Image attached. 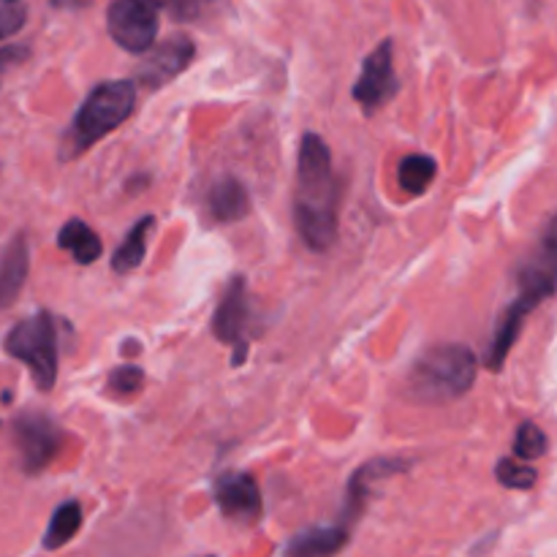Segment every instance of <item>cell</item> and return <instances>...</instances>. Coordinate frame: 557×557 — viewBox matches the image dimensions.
I'll use <instances>...</instances> for the list:
<instances>
[{
    "label": "cell",
    "mask_w": 557,
    "mask_h": 557,
    "mask_svg": "<svg viewBox=\"0 0 557 557\" xmlns=\"http://www.w3.org/2000/svg\"><path fill=\"white\" fill-rule=\"evenodd\" d=\"M476 381V354L462 343H441L430 346L411 364L408 389L417 403L441 406L460 400Z\"/></svg>",
    "instance_id": "2"
},
{
    "label": "cell",
    "mask_w": 557,
    "mask_h": 557,
    "mask_svg": "<svg viewBox=\"0 0 557 557\" xmlns=\"http://www.w3.org/2000/svg\"><path fill=\"white\" fill-rule=\"evenodd\" d=\"M248 330H250V297L248 286H245V277H232L223 292L221 302H218V310L212 313V335L221 343H228L234 346L232 364L245 362L248 357Z\"/></svg>",
    "instance_id": "7"
},
{
    "label": "cell",
    "mask_w": 557,
    "mask_h": 557,
    "mask_svg": "<svg viewBox=\"0 0 557 557\" xmlns=\"http://www.w3.org/2000/svg\"><path fill=\"white\" fill-rule=\"evenodd\" d=\"M411 462L400 460V457H375V460L364 462L362 468H357L346 487V504H343V528L354 525V522L362 517L364 506H368L370 495H373V487L384 479L397 476V473L408 471Z\"/></svg>",
    "instance_id": "11"
},
{
    "label": "cell",
    "mask_w": 557,
    "mask_h": 557,
    "mask_svg": "<svg viewBox=\"0 0 557 557\" xmlns=\"http://www.w3.org/2000/svg\"><path fill=\"white\" fill-rule=\"evenodd\" d=\"M145 381L147 375L141 368H136V364H120V368H114L112 373H109L107 386L112 395L128 397V395H136V392L145 386Z\"/></svg>",
    "instance_id": "21"
},
{
    "label": "cell",
    "mask_w": 557,
    "mask_h": 557,
    "mask_svg": "<svg viewBox=\"0 0 557 557\" xmlns=\"http://www.w3.org/2000/svg\"><path fill=\"white\" fill-rule=\"evenodd\" d=\"M152 226H156V218L145 215L128 228V234H125V239L120 243V248L114 250L112 256V270L117 272V275H128L136 267H141V261H145L147 256V239H150Z\"/></svg>",
    "instance_id": "16"
},
{
    "label": "cell",
    "mask_w": 557,
    "mask_h": 557,
    "mask_svg": "<svg viewBox=\"0 0 557 557\" xmlns=\"http://www.w3.org/2000/svg\"><path fill=\"white\" fill-rule=\"evenodd\" d=\"M58 245L74 256L76 264H96L103 253V243L85 221L74 218L58 232Z\"/></svg>",
    "instance_id": "15"
},
{
    "label": "cell",
    "mask_w": 557,
    "mask_h": 557,
    "mask_svg": "<svg viewBox=\"0 0 557 557\" xmlns=\"http://www.w3.org/2000/svg\"><path fill=\"white\" fill-rule=\"evenodd\" d=\"M136 107V82L131 79H112L101 82L87 92L82 101L79 112L71 120V128L63 139V150L60 158L71 161V158L82 156L90 150L96 141L117 131L125 120L131 117Z\"/></svg>",
    "instance_id": "3"
},
{
    "label": "cell",
    "mask_w": 557,
    "mask_h": 557,
    "mask_svg": "<svg viewBox=\"0 0 557 557\" xmlns=\"http://www.w3.org/2000/svg\"><path fill=\"white\" fill-rule=\"evenodd\" d=\"M435 172H438V163L433 158L424 152H411L397 166V183L408 196H422L433 185Z\"/></svg>",
    "instance_id": "18"
},
{
    "label": "cell",
    "mask_w": 557,
    "mask_h": 557,
    "mask_svg": "<svg viewBox=\"0 0 557 557\" xmlns=\"http://www.w3.org/2000/svg\"><path fill=\"white\" fill-rule=\"evenodd\" d=\"M196 58V47L188 36H172L147 52L145 63L136 71V79L147 90H161L172 79H177Z\"/></svg>",
    "instance_id": "10"
},
{
    "label": "cell",
    "mask_w": 557,
    "mask_h": 557,
    "mask_svg": "<svg viewBox=\"0 0 557 557\" xmlns=\"http://www.w3.org/2000/svg\"><path fill=\"white\" fill-rule=\"evenodd\" d=\"M348 544V528L326 525L297 533L283 549V557H335Z\"/></svg>",
    "instance_id": "14"
},
{
    "label": "cell",
    "mask_w": 557,
    "mask_h": 557,
    "mask_svg": "<svg viewBox=\"0 0 557 557\" xmlns=\"http://www.w3.org/2000/svg\"><path fill=\"white\" fill-rule=\"evenodd\" d=\"M547 435H544V430L539 428V424L533 422H522L520 430H517L515 435V457L517 460H539V457L547 455Z\"/></svg>",
    "instance_id": "20"
},
{
    "label": "cell",
    "mask_w": 557,
    "mask_h": 557,
    "mask_svg": "<svg viewBox=\"0 0 557 557\" xmlns=\"http://www.w3.org/2000/svg\"><path fill=\"white\" fill-rule=\"evenodd\" d=\"M250 212V196L237 177H221L207 194V215L215 223L243 221Z\"/></svg>",
    "instance_id": "13"
},
{
    "label": "cell",
    "mask_w": 557,
    "mask_h": 557,
    "mask_svg": "<svg viewBox=\"0 0 557 557\" xmlns=\"http://www.w3.org/2000/svg\"><path fill=\"white\" fill-rule=\"evenodd\" d=\"M397 90H400V79L395 74V44L386 38L364 58L362 74L354 85V98L362 103L364 112L375 114L397 96Z\"/></svg>",
    "instance_id": "8"
},
{
    "label": "cell",
    "mask_w": 557,
    "mask_h": 557,
    "mask_svg": "<svg viewBox=\"0 0 557 557\" xmlns=\"http://www.w3.org/2000/svg\"><path fill=\"white\" fill-rule=\"evenodd\" d=\"M495 479H498L506 490H531L533 484H536L539 473L536 468L525 466V462L517 460V457H504V460H498V466H495Z\"/></svg>",
    "instance_id": "19"
},
{
    "label": "cell",
    "mask_w": 557,
    "mask_h": 557,
    "mask_svg": "<svg viewBox=\"0 0 557 557\" xmlns=\"http://www.w3.org/2000/svg\"><path fill=\"white\" fill-rule=\"evenodd\" d=\"M343 183L332 166V152L319 134H305L297 152L294 221L302 243L315 253L335 245L341 228Z\"/></svg>",
    "instance_id": "1"
},
{
    "label": "cell",
    "mask_w": 557,
    "mask_h": 557,
    "mask_svg": "<svg viewBox=\"0 0 557 557\" xmlns=\"http://www.w3.org/2000/svg\"><path fill=\"white\" fill-rule=\"evenodd\" d=\"M161 0H114L107 11L109 36L125 52L147 54L161 27Z\"/></svg>",
    "instance_id": "5"
},
{
    "label": "cell",
    "mask_w": 557,
    "mask_h": 557,
    "mask_svg": "<svg viewBox=\"0 0 557 557\" xmlns=\"http://www.w3.org/2000/svg\"><path fill=\"white\" fill-rule=\"evenodd\" d=\"M27 272H30V250H27V239L16 234L0 250V310L14 305V299L25 288Z\"/></svg>",
    "instance_id": "12"
},
{
    "label": "cell",
    "mask_w": 557,
    "mask_h": 557,
    "mask_svg": "<svg viewBox=\"0 0 557 557\" xmlns=\"http://www.w3.org/2000/svg\"><path fill=\"white\" fill-rule=\"evenodd\" d=\"M11 430H14V444L22 457V471L27 476L47 471L54 457L60 455V449H63V430L44 413H22V417L14 419Z\"/></svg>",
    "instance_id": "6"
},
{
    "label": "cell",
    "mask_w": 557,
    "mask_h": 557,
    "mask_svg": "<svg viewBox=\"0 0 557 557\" xmlns=\"http://www.w3.org/2000/svg\"><path fill=\"white\" fill-rule=\"evenodd\" d=\"M212 500H215L218 511L226 520L243 522V525L261 520V511H264L259 484H256L250 473L243 471H226L215 476V482H212Z\"/></svg>",
    "instance_id": "9"
},
{
    "label": "cell",
    "mask_w": 557,
    "mask_h": 557,
    "mask_svg": "<svg viewBox=\"0 0 557 557\" xmlns=\"http://www.w3.org/2000/svg\"><path fill=\"white\" fill-rule=\"evenodd\" d=\"M161 3L163 11H169L177 22H194L199 20L215 0H161Z\"/></svg>",
    "instance_id": "23"
},
{
    "label": "cell",
    "mask_w": 557,
    "mask_h": 557,
    "mask_svg": "<svg viewBox=\"0 0 557 557\" xmlns=\"http://www.w3.org/2000/svg\"><path fill=\"white\" fill-rule=\"evenodd\" d=\"M82 0H52L54 9H71V5H79Z\"/></svg>",
    "instance_id": "25"
},
{
    "label": "cell",
    "mask_w": 557,
    "mask_h": 557,
    "mask_svg": "<svg viewBox=\"0 0 557 557\" xmlns=\"http://www.w3.org/2000/svg\"><path fill=\"white\" fill-rule=\"evenodd\" d=\"M82 520H85V517H82L79 500H65V504H60L58 509H54L52 520H49L47 533H44V549H47V553H54V549L65 547V544L82 531Z\"/></svg>",
    "instance_id": "17"
},
{
    "label": "cell",
    "mask_w": 557,
    "mask_h": 557,
    "mask_svg": "<svg viewBox=\"0 0 557 557\" xmlns=\"http://www.w3.org/2000/svg\"><path fill=\"white\" fill-rule=\"evenodd\" d=\"M30 58V49L20 47V44H9V47H0V74H5L14 65L25 63Z\"/></svg>",
    "instance_id": "24"
},
{
    "label": "cell",
    "mask_w": 557,
    "mask_h": 557,
    "mask_svg": "<svg viewBox=\"0 0 557 557\" xmlns=\"http://www.w3.org/2000/svg\"><path fill=\"white\" fill-rule=\"evenodd\" d=\"M27 22L25 0H0V41L20 33Z\"/></svg>",
    "instance_id": "22"
},
{
    "label": "cell",
    "mask_w": 557,
    "mask_h": 557,
    "mask_svg": "<svg viewBox=\"0 0 557 557\" xmlns=\"http://www.w3.org/2000/svg\"><path fill=\"white\" fill-rule=\"evenodd\" d=\"M3 348L9 357L25 364L33 375V384L41 392H52L58 384L60 364V321L41 310L22 319L5 335Z\"/></svg>",
    "instance_id": "4"
}]
</instances>
